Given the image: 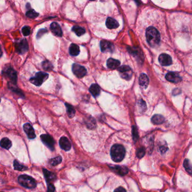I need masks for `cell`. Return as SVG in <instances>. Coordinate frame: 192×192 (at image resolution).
<instances>
[{"label":"cell","instance_id":"1","mask_svg":"<svg viewBox=\"0 0 192 192\" xmlns=\"http://www.w3.org/2000/svg\"><path fill=\"white\" fill-rule=\"evenodd\" d=\"M145 36L147 42L151 47H156L160 42V34L156 28H148L145 31Z\"/></svg>","mask_w":192,"mask_h":192},{"label":"cell","instance_id":"2","mask_svg":"<svg viewBox=\"0 0 192 192\" xmlns=\"http://www.w3.org/2000/svg\"><path fill=\"white\" fill-rule=\"evenodd\" d=\"M125 155V148L120 145H115L111 149V156L113 161L119 162L124 159Z\"/></svg>","mask_w":192,"mask_h":192},{"label":"cell","instance_id":"3","mask_svg":"<svg viewBox=\"0 0 192 192\" xmlns=\"http://www.w3.org/2000/svg\"><path fill=\"white\" fill-rule=\"evenodd\" d=\"M18 182L22 187L25 188L34 189L37 186L35 180L27 175H21L18 177Z\"/></svg>","mask_w":192,"mask_h":192},{"label":"cell","instance_id":"4","mask_svg":"<svg viewBox=\"0 0 192 192\" xmlns=\"http://www.w3.org/2000/svg\"><path fill=\"white\" fill-rule=\"evenodd\" d=\"M48 77V74L44 72L37 73L34 77L30 79V82L36 86H40Z\"/></svg>","mask_w":192,"mask_h":192},{"label":"cell","instance_id":"5","mask_svg":"<svg viewBox=\"0 0 192 192\" xmlns=\"http://www.w3.org/2000/svg\"><path fill=\"white\" fill-rule=\"evenodd\" d=\"M2 73L4 76L9 79V80L12 83L16 84L17 82V74L15 70L10 67H5Z\"/></svg>","mask_w":192,"mask_h":192},{"label":"cell","instance_id":"6","mask_svg":"<svg viewBox=\"0 0 192 192\" xmlns=\"http://www.w3.org/2000/svg\"><path fill=\"white\" fill-rule=\"evenodd\" d=\"M29 48L27 41L25 39L20 40L19 41L16 42V51L19 54H24L27 52Z\"/></svg>","mask_w":192,"mask_h":192},{"label":"cell","instance_id":"7","mask_svg":"<svg viewBox=\"0 0 192 192\" xmlns=\"http://www.w3.org/2000/svg\"><path fill=\"white\" fill-rule=\"evenodd\" d=\"M72 70L75 75L79 78H82L83 77H84L86 74V68L77 63L73 64L72 67Z\"/></svg>","mask_w":192,"mask_h":192},{"label":"cell","instance_id":"8","mask_svg":"<svg viewBox=\"0 0 192 192\" xmlns=\"http://www.w3.org/2000/svg\"><path fill=\"white\" fill-rule=\"evenodd\" d=\"M42 141L48 148L54 151L55 149V142L53 138L48 134H42L41 136Z\"/></svg>","mask_w":192,"mask_h":192},{"label":"cell","instance_id":"9","mask_svg":"<svg viewBox=\"0 0 192 192\" xmlns=\"http://www.w3.org/2000/svg\"><path fill=\"white\" fill-rule=\"evenodd\" d=\"M118 70L120 73V76L123 79L126 80H129L132 78V72L129 67L126 65H123L118 68Z\"/></svg>","mask_w":192,"mask_h":192},{"label":"cell","instance_id":"10","mask_svg":"<svg viewBox=\"0 0 192 192\" xmlns=\"http://www.w3.org/2000/svg\"><path fill=\"white\" fill-rule=\"evenodd\" d=\"M166 79L168 81L173 83H178L181 82L182 79L181 76L175 72H169L166 75Z\"/></svg>","mask_w":192,"mask_h":192},{"label":"cell","instance_id":"11","mask_svg":"<svg viewBox=\"0 0 192 192\" xmlns=\"http://www.w3.org/2000/svg\"><path fill=\"white\" fill-rule=\"evenodd\" d=\"M109 168L115 173L118 174L120 175H125L128 173V169L125 166H118V165H110Z\"/></svg>","mask_w":192,"mask_h":192},{"label":"cell","instance_id":"12","mask_svg":"<svg viewBox=\"0 0 192 192\" xmlns=\"http://www.w3.org/2000/svg\"><path fill=\"white\" fill-rule=\"evenodd\" d=\"M158 60L160 64L162 66H169L171 65L173 63L171 56L166 54H162L160 55L158 57Z\"/></svg>","mask_w":192,"mask_h":192},{"label":"cell","instance_id":"13","mask_svg":"<svg viewBox=\"0 0 192 192\" xmlns=\"http://www.w3.org/2000/svg\"><path fill=\"white\" fill-rule=\"evenodd\" d=\"M101 50L103 52H112L114 51V46L112 43L106 41H102L100 43Z\"/></svg>","mask_w":192,"mask_h":192},{"label":"cell","instance_id":"14","mask_svg":"<svg viewBox=\"0 0 192 192\" xmlns=\"http://www.w3.org/2000/svg\"><path fill=\"white\" fill-rule=\"evenodd\" d=\"M23 129L26 134L27 135L29 139H32L35 138L36 135L34 133V130L30 124L29 123L25 124L23 125Z\"/></svg>","mask_w":192,"mask_h":192},{"label":"cell","instance_id":"15","mask_svg":"<svg viewBox=\"0 0 192 192\" xmlns=\"http://www.w3.org/2000/svg\"><path fill=\"white\" fill-rule=\"evenodd\" d=\"M59 144H60V147L66 151H68L71 149V145L70 142L65 137H63L60 138Z\"/></svg>","mask_w":192,"mask_h":192},{"label":"cell","instance_id":"16","mask_svg":"<svg viewBox=\"0 0 192 192\" xmlns=\"http://www.w3.org/2000/svg\"><path fill=\"white\" fill-rule=\"evenodd\" d=\"M50 28L51 31L55 35H57L58 37H61L63 35V31L59 24L55 22L52 23L51 24Z\"/></svg>","mask_w":192,"mask_h":192},{"label":"cell","instance_id":"17","mask_svg":"<svg viewBox=\"0 0 192 192\" xmlns=\"http://www.w3.org/2000/svg\"><path fill=\"white\" fill-rule=\"evenodd\" d=\"M106 27L110 29H116L119 27V24L115 19L112 18H108L106 20Z\"/></svg>","mask_w":192,"mask_h":192},{"label":"cell","instance_id":"18","mask_svg":"<svg viewBox=\"0 0 192 192\" xmlns=\"http://www.w3.org/2000/svg\"><path fill=\"white\" fill-rule=\"evenodd\" d=\"M44 176L45 177V179L47 181L48 183H50L52 181H54L56 178V176L54 173H52L51 171H49L46 169H43Z\"/></svg>","mask_w":192,"mask_h":192},{"label":"cell","instance_id":"19","mask_svg":"<svg viewBox=\"0 0 192 192\" xmlns=\"http://www.w3.org/2000/svg\"><path fill=\"white\" fill-rule=\"evenodd\" d=\"M120 62L119 60L112 59V58L108 59V60L107 61V67L111 69H117L120 66Z\"/></svg>","mask_w":192,"mask_h":192},{"label":"cell","instance_id":"20","mask_svg":"<svg viewBox=\"0 0 192 192\" xmlns=\"http://www.w3.org/2000/svg\"><path fill=\"white\" fill-rule=\"evenodd\" d=\"M139 84L143 88H146L149 84V79L147 75L145 74H142L139 79Z\"/></svg>","mask_w":192,"mask_h":192},{"label":"cell","instance_id":"21","mask_svg":"<svg viewBox=\"0 0 192 192\" xmlns=\"http://www.w3.org/2000/svg\"><path fill=\"white\" fill-rule=\"evenodd\" d=\"M0 145L3 148L9 149L11 147V142L8 138H4L0 141Z\"/></svg>","mask_w":192,"mask_h":192},{"label":"cell","instance_id":"22","mask_svg":"<svg viewBox=\"0 0 192 192\" xmlns=\"http://www.w3.org/2000/svg\"><path fill=\"white\" fill-rule=\"evenodd\" d=\"M165 121V118L161 115H155L151 119L152 122L155 125L162 124Z\"/></svg>","mask_w":192,"mask_h":192},{"label":"cell","instance_id":"23","mask_svg":"<svg viewBox=\"0 0 192 192\" xmlns=\"http://www.w3.org/2000/svg\"><path fill=\"white\" fill-rule=\"evenodd\" d=\"M89 92L94 97H97L100 94V88L96 84H93L89 88Z\"/></svg>","mask_w":192,"mask_h":192},{"label":"cell","instance_id":"24","mask_svg":"<svg viewBox=\"0 0 192 192\" xmlns=\"http://www.w3.org/2000/svg\"><path fill=\"white\" fill-rule=\"evenodd\" d=\"M69 53L71 56H78L80 53L79 47L76 44H71L69 48Z\"/></svg>","mask_w":192,"mask_h":192},{"label":"cell","instance_id":"25","mask_svg":"<svg viewBox=\"0 0 192 192\" xmlns=\"http://www.w3.org/2000/svg\"><path fill=\"white\" fill-rule=\"evenodd\" d=\"M14 169L16 170L20 171H25V170H27L28 169V168L27 166L20 164L19 162L17 160H15L14 162Z\"/></svg>","mask_w":192,"mask_h":192},{"label":"cell","instance_id":"26","mask_svg":"<svg viewBox=\"0 0 192 192\" xmlns=\"http://www.w3.org/2000/svg\"><path fill=\"white\" fill-rule=\"evenodd\" d=\"M66 107H67V113L69 117L70 118H73L75 114V111L74 107L69 103H66Z\"/></svg>","mask_w":192,"mask_h":192},{"label":"cell","instance_id":"27","mask_svg":"<svg viewBox=\"0 0 192 192\" xmlns=\"http://www.w3.org/2000/svg\"><path fill=\"white\" fill-rule=\"evenodd\" d=\"M184 167L185 170L190 174H192V164L188 159H185L184 161Z\"/></svg>","mask_w":192,"mask_h":192},{"label":"cell","instance_id":"28","mask_svg":"<svg viewBox=\"0 0 192 192\" xmlns=\"http://www.w3.org/2000/svg\"><path fill=\"white\" fill-rule=\"evenodd\" d=\"M72 31H74L78 36H81V35H83L86 32V31L84 28L78 27V26H75L73 28Z\"/></svg>","mask_w":192,"mask_h":192},{"label":"cell","instance_id":"29","mask_svg":"<svg viewBox=\"0 0 192 192\" xmlns=\"http://www.w3.org/2000/svg\"><path fill=\"white\" fill-rule=\"evenodd\" d=\"M86 126L88 127V128H90V129H93L96 126L95 120L92 117L86 118Z\"/></svg>","mask_w":192,"mask_h":192},{"label":"cell","instance_id":"30","mask_svg":"<svg viewBox=\"0 0 192 192\" xmlns=\"http://www.w3.org/2000/svg\"><path fill=\"white\" fill-rule=\"evenodd\" d=\"M38 15H39V14L32 9H29L26 13V16L28 18H31V19L35 18Z\"/></svg>","mask_w":192,"mask_h":192},{"label":"cell","instance_id":"31","mask_svg":"<svg viewBox=\"0 0 192 192\" xmlns=\"http://www.w3.org/2000/svg\"><path fill=\"white\" fill-rule=\"evenodd\" d=\"M62 161V158L61 156H58V157H55L54 158H52L50 160V165L55 166L56 165H59V164H60Z\"/></svg>","mask_w":192,"mask_h":192},{"label":"cell","instance_id":"32","mask_svg":"<svg viewBox=\"0 0 192 192\" xmlns=\"http://www.w3.org/2000/svg\"><path fill=\"white\" fill-rule=\"evenodd\" d=\"M42 67L44 70L46 71H51L53 69V66L50 61H44L42 63Z\"/></svg>","mask_w":192,"mask_h":192},{"label":"cell","instance_id":"33","mask_svg":"<svg viewBox=\"0 0 192 192\" xmlns=\"http://www.w3.org/2000/svg\"><path fill=\"white\" fill-rule=\"evenodd\" d=\"M145 154V148L144 147H141L138 149L137 151V156L139 158H141L143 157Z\"/></svg>","mask_w":192,"mask_h":192},{"label":"cell","instance_id":"34","mask_svg":"<svg viewBox=\"0 0 192 192\" xmlns=\"http://www.w3.org/2000/svg\"><path fill=\"white\" fill-rule=\"evenodd\" d=\"M22 33L24 36H28L31 34V28L28 26H24L22 29Z\"/></svg>","mask_w":192,"mask_h":192},{"label":"cell","instance_id":"35","mask_svg":"<svg viewBox=\"0 0 192 192\" xmlns=\"http://www.w3.org/2000/svg\"><path fill=\"white\" fill-rule=\"evenodd\" d=\"M133 136L134 140L135 141H137L138 139V134L137 130L136 129V128L135 126L133 127Z\"/></svg>","mask_w":192,"mask_h":192},{"label":"cell","instance_id":"36","mask_svg":"<svg viewBox=\"0 0 192 192\" xmlns=\"http://www.w3.org/2000/svg\"><path fill=\"white\" fill-rule=\"evenodd\" d=\"M55 188L54 185L51 183H48L47 185V192H55Z\"/></svg>","mask_w":192,"mask_h":192},{"label":"cell","instance_id":"37","mask_svg":"<svg viewBox=\"0 0 192 192\" xmlns=\"http://www.w3.org/2000/svg\"><path fill=\"white\" fill-rule=\"evenodd\" d=\"M46 32H47V30L45 29H42L39 30V31L37 33V38H39L40 37H41L43 34H44Z\"/></svg>","mask_w":192,"mask_h":192},{"label":"cell","instance_id":"38","mask_svg":"<svg viewBox=\"0 0 192 192\" xmlns=\"http://www.w3.org/2000/svg\"><path fill=\"white\" fill-rule=\"evenodd\" d=\"M114 192H126L125 189L122 188V187H119L118 188L116 189Z\"/></svg>","mask_w":192,"mask_h":192},{"label":"cell","instance_id":"39","mask_svg":"<svg viewBox=\"0 0 192 192\" xmlns=\"http://www.w3.org/2000/svg\"><path fill=\"white\" fill-rule=\"evenodd\" d=\"M167 150H168V147H166L165 145L162 146L160 147V151L162 153H165L166 152Z\"/></svg>","mask_w":192,"mask_h":192},{"label":"cell","instance_id":"40","mask_svg":"<svg viewBox=\"0 0 192 192\" xmlns=\"http://www.w3.org/2000/svg\"><path fill=\"white\" fill-rule=\"evenodd\" d=\"M2 55V49H1V46L0 45V57H1Z\"/></svg>","mask_w":192,"mask_h":192},{"label":"cell","instance_id":"41","mask_svg":"<svg viewBox=\"0 0 192 192\" xmlns=\"http://www.w3.org/2000/svg\"><path fill=\"white\" fill-rule=\"evenodd\" d=\"M90 1H94V0H90Z\"/></svg>","mask_w":192,"mask_h":192},{"label":"cell","instance_id":"42","mask_svg":"<svg viewBox=\"0 0 192 192\" xmlns=\"http://www.w3.org/2000/svg\"><path fill=\"white\" fill-rule=\"evenodd\" d=\"M0 101H1V98H0Z\"/></svg>","mask_w":192,"mask_h":192},{"label":"cell","instance_id":"43","mask_svg":"<svg viewBox=\"0 0 192 192\" xmlns=\"http://www.w3.org/2000/svg\"></svg>","mask_w":192,"mask_h":192}]
</instances>
